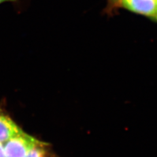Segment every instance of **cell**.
Returning a JSON list of instances; mask_svg holds the SVG:
<instances>
[{"mask_svg":"<svg viewBox=\"0 0 157 157\" xmlns=\"http://www.w3.org/2000/svg\"><path fill=\"white\" fill-rule=\"evenodd\" d=\"M42 141L23 131L5 142L3 146L6 157H27L29 153Z\"/></svg>","mask_w":157,"mask_h":157,"instance_id":"6da1fadb","label":"cell"},{"mask_svg":"<svg viewBox=\"0 0 157 157\" xmlns=\"http://www.w3.org/2000/svg\"><path fill=\"white\" fill-rule=\"evenodd\" d=\"M121 8L156 22L157 0H122Z\"/></svg>","mask_w":157,"mask_h":157,"instance_id":"7a4b0ae2","label":"cell"},{"mask_svg":"<svg viewBox=\"0 0 157 157\" xmlns=\"http://www.w3.org/2000/svg\"><path fill=\"white\" fill-rule=\"evenodd\" d=\"M22 132L11 118L0 110V143H5Z\"/></svg>","mask_w":157,"mask_h":157,"instance_id":"3957f363","label":"cell"},{"mask_svg":"<svg viewBox=\"0 0 157 157\" xmlns=\"http://www.w3.org/2000/svg\"><path fill=\"white\" fill-rule=\"evenodd\" d=\"M47 144L41 142L29 152L27 157H55L47 151Z\"/></svg>","mask_w":157,"mask_h":157,"instance_id":"277c9868","label":"cell"},{"mask_svg":"<svg viewBox=\"0 0 157 157\" xmlns=\"http://www.w3.org/2000/svg\"><path fill=\"white\" fill-rule=\"evenodd\" d=\"M121 2L122 0H107L106 6L103 12L108 17L115 16L121 9Z\"/></svg>","mask_w":157,"mask_h":157,"instance_id":"5b68a950","label":"cell"},{"mask_svg":"<svg viewBox=\"0 0 157 157\" xmlns=\"http://www.w3.org/2000/svg\"><path fill=\"white\" fill-rule=\"evenodd\" d=\"M26 2V0H0V5L4 3H11L14 6L20 7Z\"/></svg>","mask_w":157,"mask_h":157,"instance_id":"8992f818","label":"cell"},{"mask_svg":"<svg viewBox=\"0 0 157 157\" xmlns=\"http://www.w3.org/2000/svg\"><path fill=\"white\" fill-rule=\"evenodd\" d=\"M0 157H6L4 153L3 146L1 144V143H0Z\"/></svg>","mask_w":157,"mask_h":157,"instance_id":"52a82bcc","label":"cell"},{"mask_svg":"<svg viewBox=\"0 0 157 157\" xmlns=\"http://www.w3.org/2000/svg\"><path fill=\"white\" fill-rule=\"evenodd\" d=\"M156 22H157V18H156Z\"/></svg>","mask_w":157,"mask_h":157,"instance_id":"ba28073f","label":"cell"}]
</instances>
